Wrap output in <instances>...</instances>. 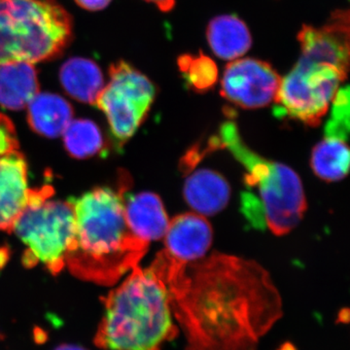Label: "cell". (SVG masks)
Masks as SVG:
<instances>
[{
	"instance_id": "obj_1",
	"label": "cell",
	"mask_w": 350,
	"mask_h": 350,
	"mask_svg": "<svg viewBox=\"0 0 350 350\" xmlns=\"http://www.w3.org/2000/svg\"><path fill=\"white\" fill-rule=\"evenodd\" d=\"M150 267L167 286L185 350H257L282 317L278 288L253 260L214 252L182 262L163 250Z\"/></svg>"
},
{
	"instance_id": "obj_15",
	"label": "cell",
	"mask_w": 350,
	"mask_h": 350,
	"mask_svg": "<svg viewBox=\"0 0 350 350\" xmlns=\"http://www.w3.org/2000/svg\"><path fill=\"white\" fill-rule=\"evenodd\" d=\"M206 38L213 54L229 63L245 56L252 45L250 29L234 15L218 16L211 20Z\"/></svg>"
},
{
	"instance_id": "obj_10",
	"label": "cell",
	"mask_w": 350,
	"mask_h": 350,
	"mask_svg": "<svg viewBox=\"0 0 350 350\" xmlns=\"http://www.w3.org/2000/svg\"><path fill=\"white\" fill-rule=\"evenodd\" d=\"M213 228L199 213H184L170 221L165 234V252L182 262L202 259L213 243Z\"/></svg>"
},
{
	"instance_id": "obj_17",
	"label": "cell",
	"mask_w": 350,
	"mask_h": 350,
	"mask_svg": "<svg viewBox=\"0 0 350 350\" xmlns=\"http://www.w3.org/2000/svg\"><path fill=\"white\" fill-rule=\"evenodd\" d=\"M27 107L29 126L43 137H59L72 121V107L59 94L38 93Z\"/></svg>"
},
{
	"instance_id": "obj_14",
	"label": "cell",
	"mask_w": 350,
	"mask_h": 350,
	"mask_svg": "<svg viewBox=\"0 0 350 350\" xmlns=\"http://www.w3.org/2000/svg\"><path fill=\"white\" fill-rule=\"evenodd\" d=\"M230 195L229 184L213 170H198L188 177L184 186L186 202L200 215H213L223 211Z\"/></svg>"
},
{
	"instance_id": "obj_12",
	"label": "cell",
	"mask_w": 350,
	"mask_h": 350,
	"mask_svg": "<svg viewBox=\"0 0 350 350\" xmlns=\"http://www.w3.org/2000/svg\"><path fill=\"white\" fill-rule=\"evenodd\" d=\"M349 125L328 120L323 139L314 147L312 167L317 176L327 181L344 178L349 169V150L347 140Z\"/></svg>"
},
{
	"instance_id": "obj_11",
	"label": "cell",
	"mask_w": 350,
	"mask_h": 350,
	"mask_svg": "<svg viewBox=\"0 0 350 350\" xmlns=\"http://www.w3.org/2000/svg\"><path fill=\"white\" fill-rule=\"evenodd\" d=\"M27 165L18 150L0 155V230L12 232L29 200Z\"/></svg>"
},
{
	"instance_id": "obj_23",
	"label": "cell",
	"mask_w": 350,
	"mask_h": 350,
	"mask_svg": "<svg viewBox=\"0 0 350 350\" xmlns=\"http://www.w3.org/2000/svg\"><path fill=\"white\" fill-rule=\"evenodd\" d=\"M145 1L155 4L163 11L170 10L174 4V0H145Z\"/></svg>"
},
{
	"instance_id": "obj_24",
	"label": "cell",
	"mask_w": 350,
	"mask_h": 350,
	"mask_svg": "<svg viewBox=\"0 0 350 350\" xmlns=\"http://www.w3.org/2000/svg\"><path fill=\"white\" fill-rule=\"evenodd\" d=\"M8 260V250L7 248H0V269L6 264Z\"/></svg>"
},
{
	"instance_id": "obj_9",
	"label": "cell",
	"mask_w": 350,
	"mask_h": 350,
	"mask_svg": "<svg viewBox=\"0 0 350 350\" xmlns=\"http://www.w3.org/2000/svg\"><path fill=\"white\" fill-rule=\"evenodd\" d=\"M282 78L269 64L252 57L230 62L221 80L226 100L245 109L267 107L275 100Z\"/></svg>"
},
{
	"instance_id": "obj_21",
	"label": "cell",
	"mask_w": 350,
	"mask_h": 350,
	"mask_svg": "<svg viewBox=\"0 0 350 350\" xmlns=\"http://www.w3.org/2000/svg\"><path fill=\"white\" fill-rule=\"evenodd\" d=\"M19 142L12 121L0 113V155L18 150Z\"/></svg>"
},
{
	"instance_id": "obj_6",
	"label": "cell",
	"mask_w": 350,
	"mask_h": 350,
	"mask_svg": "<svg viewBox=\"0 0 350 350\" xmlns=\"http://www.w3.org/2000/svg\"><path fill=\"white\" fill-rule=\"evenodd\" d=\"M72 34L71 16L56 0H0V64L56 59Z\"/></svg>"
},
{
	"instance_id": "obj_2",
	"label": "cell",
	"mask_w": 350,
	"mask_h": 350,
	"mask_svg": "<svg viewBox=\"0 0 350 350\" xmlns=\"http://www.w3.org/2000/svg\"><path fill=\"white\" fill-rule=\"evenodd\" d=\"M124 194L125 188L118 192L101 187L70 200L76 237L66 267L76 278L110 286L146 254L149 243L133 236L126 225Z\"/></svg>"
},
{
	"instance_id": "obj_25",
	"label": "cell",
	"mask_w": 350,
	"mask_h": 350,
	"mask_svg": "<svg viewBox=\"0 0 350 350\" xmlns=\"http://www.w3.org/2000/svg\"><path fill=\"white\" fill-rule=\"evenodd\" d=\"M55 350H87L79 347V345H62L57 347Z\"/></svg>"
},
{
	"instance_id": "obj_13",
	"label": "cell",
	"mask_w": 350,
	"mask_h": 350,
	"mask_svg": "<svg viewBox=\"0 0 350 350\" xmlns=\"http://www.w3.org/2000/svg\"><path fill=\"white\" fill-rule=\"evenodd\" d=\"M124 211L133 236L148 243L165 237L170 221L158 195L142 192L124 196Z\"/></svg>"
},
{
	"instance_id": "obj_20",
	"label": "cell",
	"mask_w": 350,
	"mask_h": 350,
	"mask_svg": "<svg viewBox=\"0 0 350 350\" xmlns=\"http://www.w3.org/2000/svg\"><path fill=\"white\" fill-rule=\"evenodd\" d=\"M179 66L188 84L198 91L208 89L217 82V66L209 57H182Z\"/></svg>"
},
{
	"instance_id": "obj_18",
	"label": "cell",
	"mask_w": 350,
	"mask_h": 350,
	"mask_svg": "<svg viewBox=\"0 0 350 350\" xmlns=\"http://www.w3.org/2000/svg\"><path fill=\"white\" fill-rule=\"evenodd\" d=\"M59 80L71 98L90 105H96L105 88L100 66L84 57H71L66 61L59 70Z\"/></svg>"
},
{
	"instance_id": "obj_3",
	"label": "cell",
	"mask_w": 350,
	"mask_h": 350,
	"mask_svg": "<svg viewBox=\"0 0 350 350\" xmlns=\"http://www.w3.org/2000/svg\"><path fill=\"white\" fill-rule=\"evenodd\" d=\"M347 16L315 29L305 27L299 36L301 56L282 78L275 100L276 117H288L306 125H319L347 78L349 63Z\"/></svg>"
},
{
	"instance_id": "obj_16",
	"label": "cell",
	"mask_w": 350,
	"mask_h": 350,
	"mask_svg": "<svg viewBox=\"0 0 350 350\" xmlns=\"http://www.w3.org/2000/svg\"><path fill=\"white\" fill-rule=\"evenodd\" d=\"M38 91V72L33 64L13 62L0 64V107L24 109Z\"/></svg>"
},
{
	"instance_id": "obj_19",
	"label": "cell",
	"mask_w": 350,
	"mask_h": 350,
	"mask_svg": "<svg viewBox=\"0 0 350 350\" xmlns=\"http://www.w3.org/2000/svg\"><path fill=\"white\" fill-rule=\"evenodd\" d=\"M63 135L66 150L75 158L84 159L94 156L103 149L101 131L90 120L78 119L71 121Z\"/></svg>"
},
{
	"instance_id": "obj_8",
	"label": "cell",
	"mask_w": 350,
	"mask_h": 350,
	"mask_svg": "<svg viewBox=\"0 0 350 350\" xmlns=\"http://www.w3.org/2000/svg\"><path fill=\"white\" fill-rule=\"evenodd\" d=\"M110 80L96 101L117 142L130 139L146 118L156 90L153 83L125 62L112 64Z\"/></svg>"
},
{
	"instance_id": "obj_7",
	"label": "cell",
	"mask_w": 350,
	"mask_h": 350,
	"mask_svg": "<svg viewBox=\"0 0 350 350\" xmlns=\"http://www.w3.org/2000/svg\"><path fill=\"white\" fill-rule=\"evenodd\" d=\"M50 186L31 189L29 200L16 219L12 231L27 246L25 267L42 264L53 275L66 267V258L75 246L76 224L72 204L51 200Z\"/></svg>"
},
{
	"instance_id": "obj_22",
	"label": "cell",
	"mask_w": 350,
	"mask_h": 350,
	"mask_svg": "<svg viewBox=\"0 0 350 350\" xmlns=\"http://www.w3.org/2000/svg\"><path fill=\"white\" fill-rule=\"evenodd\" d=\"M112 0H75L76 3L83 9L89 11H98L107 8Z\"/></svg>"
},
{
	"instance_id": "obj_4",
	"label": "cell",
	"mask_w": 350,
	"mask_h": 350,
	"mask_svg": "<svg viewBox=\"0 0 350 350\" xmlns=\"http://www.w3.org/2000/svg\"><path fill=\"white\" fill-rule=\"evenodd\" d=\"M105 312L94 337L103 350H162L177 337L165 282L149 267H135L103 298Z\"/></svg>"
},
{
	"instance_id": "obj_5",
	"label": "cell",
	"mask_w": 350,
	"mask_h": 350,
	"mask_svg": "<svg viewBox=\"0 0 350 350\" xmlns=\"http://www.w3.org/2000/svg\"><path fill=\"white\" fill-rule=\"evenodd\" d=\"M214 148L222 147L246 170L248 188L256 193H244L243 211L256 228H267L276 236L288 234L301 222L306 211V200L300 177L283 163L273 162L251 150L239 135L234 122L221 126Z\"/></svg>"
}]
</instances>
